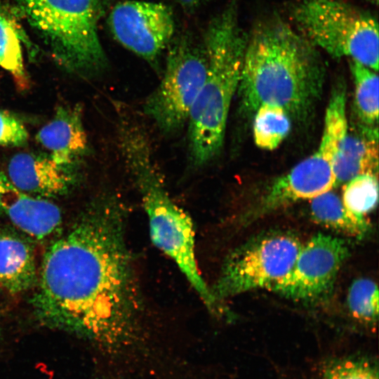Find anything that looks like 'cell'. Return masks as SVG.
Wrapping results in <instances>:
<instances>
[{
	"label": "cell",
	"mask_w": 379,
	"mask_h": 379,
	"mask_svg": "<svg viewBox=\"0 0 379 379\" xmlns=\"http://www.w3.org/2000/svg\"><path fill=\"white\" fill-rule=\"evenodd\" d=\"M348 253L343 239L317 234L302 245L291 270L271 290L296 300L322 298L333 288Z\"/></svg>",
	"instance_id": "obj_11"
},
{
	"label": "cell",
	"mask_w": 379,
	"mask_h": 379,
	"mask_svg": "<svg viewBox=\"0 0 379 379\" xmlns=\"http://www.w3.org/2000/svg\"><path fill=\"white\" fill-rule=\"evenodd\" d=\"M247 37L239 23L237 0H230L208 25L203 44L206 78L187 124L188 163L192 168L205 167L221 152Z\"/></svg>",
	"instance_id": "obj_3"
},
{
	"label": "cell",
	"mask_w": 379,
	"mask_h": 379,
	"mask_svg": "<svg viewBox=\"0 0 379 379\" xmlns=\"http://www.w3.org/2000/svg\"><path fill=\"white\" fill-rule=\"evenodd\" d=\"M0 213L19 230L37 239L53 234L62 223L58 206L20 190L1 170Z\"/></svg>",
	"instance_id": "obj_12"
},
{
	"label": "cell",
	"mask_w": 379,
	"mask_h": 379,
	"mask_svg": "<svg viewBox=\"0 0 379 379\" xmlns=\"http://www.w3.org/2000/svg\"><path fill=\"white\" fill-rule=\"evenodd\" d=\"M108 24L119 44L155 68L175 32L172 9L159 2H119L112 9Z\"/></svg>",
	"instance_id": "obj_10"
},
{
	"label": "cell",
	"mask_w": 379,
	"mask_h": 379,
	"mask_svg": "<svg viewBox=\"0 0 379 379\" xmlns=\"http://www.w3.org/2000/svg\"><path fill=\"white\" fill-rule=\"evenodd\" d=\"M323 379H378V364L364 357H345L327 361Z\"/></svg>",
	"instance_id": "obj_23"
},
{
	"label": "cell",
	"mask_w": 379,
	"mask_h": 379,
	"mask_svg": "<svg viewBox=\"0 0 379 379\" xmlns=\"http://www.w3.org/2000/svg\"><path fill=\"white\" fill-rule=\"evenodd\" d=\"M123 162L141 197L154 244L173 260L210 312L229 316L199 272L192 221L170 197L153 150L136 147L126 154Z\"/></svg>",
	"instance_id": "obj_4"
},
{
	"label": "cell",
	"mask_w": 379,
	"mask_h": 379,
	"mask_svg": "<svg viewBox=\"0 0 379 379\" xmlns=\"http://www.w3.org/2000/svg\"><path fill=\"white\" fill-rule=\"evenodd\" d=\"M206 69L203 46L187 36L169 44L163 77L142 105L145 116L163 135H175L187 126Z\"/></svg>",
	"instance_id": "obj_8"
},
{
	"label": "cell",
	"mask_w": 379,
	"mask_h": 379,
	"mask_svg": "<svg viewBox=\"0 0 379 379\" xmlns=\"http://www.w3.org/2000/svg\"><path fill=\"white\" fill-rule=\"evenodd\" d=\"M253 133L257 147L265 150L277 148L290 132L291 116L283 107L260 105L255 110Z\"/></svg>",
	"instance_id": "obj_19"
},
{
	"label": "cell",
	"mask_w": 379,
	"mask_h": 379,
	"mask_svg": "<svg viewBox=\"0 0 379 379\" xmlns=\"http://www.w3.org/2000/svg\"><path fill=\"white\" fill-rule=\"evenodd\" d=\"M378 199V175L362 174L345 182L341 200L352 213L364 216L375 208Z\"/></svg>",
	"instance_id": "obj_21"
},
{
	"label": "cell",
	"mask_w": 379,
	"mask_h": 379,
	"mask_svg": "<svg viewBox=\"0 0 379 379\" xmlns=\"http://www.w3.org/2000/svg\"><path fill=\"white\" fill-rule=\"evenodd\" d=\"M187 11H192L201 6L209 0H175Z\"/></svg>",
	"instance_id": "obj_25"
},
{
	"label": "cell",
	"mask_w": 379,
	"mask_h": 379,
	"mask_svg": "<svg viewBox=\"0 0 379 379\" xmlns=\"http://www.w3.org/2000/svg\"><path fill=\"white\" fill-rule=\"evenodd\" d=\"M30 25L66 70L93 77L108 67L98 36L107 0H18Z\"/></svg>",
	"instance_id": "obj_5"
},
{
	"label": "cell",
	"mask_w": 379,
	"mask_h": 379,
	"mask_svg": "<svg viewBox=\"0 0 379 379\" xmlns=\"http://www.w3.org/2000/svg\"><path fill=\"white\" fill-rule=\"evenodd\" d=\"M302 244L288 234L276 233L247 243L226 259L211 288L215 298H224L253 289H272L292 268Z\"/></svg>",
	"instance_id": "obj_9"
},
{
	"label": "cell",
	"mask_w": 379,
	"mask_h": 379,
	"mask_svg": "<svg viewBox=\"0 0 379 379\" xmlns=\"http://www.w3.org/2000/svg\"><path fill=\"white\" fill-rule=\"evenodd\" d=\"M291 15L299 32L315 47L378 72V25L371 13L341 0H301Z\"/></svg>",
	"instance_id": "obj_6"
},
{
	"label": "cell",
	"mask_w": 379,
	"mask_h": 379,
	"mask_svg": "<svg viewBox=\"0 0 379 379\" xmlns=\"http://www.w3.org/2000/svg\"><path fill=\"white\" fill-rule=\"evenodd\" d=\"M127 207L107 191L47 248L32 304L44 325L108 349L132 345L144 306L126 241Z\"/></svg>",
	"instance_id": "obj_1"
},
{
	"label": "cell",
	"mask_w": 379,
	"mask_h": 379,
	"mask_svg": "<svg viewBox=\"0 0 379 379\" xmlns=\"http://www.w3.org/2000/svg\"><path fill=\"white\" fill-rule=\"evenodd\" d=\"M324 67L317 48L277 16L258 22L247 37L237 92L244 111L260 105L300 117L321 90Z\"/></svg>",
	"instance_id": "obj_2"
},
{
	"label": "cell",
	"mask_w": 379,
	"mask_h": 379,
	"mask_svg": "<svg viewBox=\"0 0 379 379\" xmlns=\"http://www.w3.org/2000/svg\"><path fill=\"white\" fill-rule=\"evenodd\" d=\"M36 139L57 163L66 167L72 166L88 148L81 107H58L53 119L36 133Z\"/></svg>",
	"instance_id": "obj_14"
},
{
	"label": "cell",
	"mask_w": 379,
	"mask_h": 379,
	"mask_svg": "<svg viewBox=\"0 0 379 379\" xmlns=\"http://www.w3.org/2000/svg\"><path fill=\"white\" fill-rule=\"evenodd\" d=\"M310 212L316 222L346 234L361 237L368 230L365 217L350 211L331 190L311 199Z\"/></svg>",
	"instance_id": "obj_17"
},
{
	"label": "cell",
	"mask_w": 379,
	"mask_h": 379,
	"mask_svg": "<svg viewBox=\"0 0 379 379\" xmlns=\"http://www.w3.org/2000/svg\"><path fill=\"white\" fill-rule=\"evenodd\" d=\"M345 107V90L339 86L328 101L317 149L273 182L262 197L256 214L313 199L336 186L335 159L348 128Z\"/></svg>",
	"instance_id": "obj_7"
},
{
	"label": "cell",
	"mask_w": 379,
	"mask_h": 379,
	"mask_svg": "<svg viewBox=\"0 0 379 379\" xmlns=\"http://www.w3.org/2000/svg\"><path fill=\"white\" fill-rule=\"evenodd\" d=\"M378 130L362 125L350 131L341 142L334 163L336 186L362 174L378 175Z\"/></svg>",
	"instance_id": "obj_15"
},
{
	"label": "cell",
	"mask_w": 379,
	"mask_h": 379,
	"mask_svg": "<svg viewBox=\"0 0 379 379\" xmlns=\"http://www.w3.org/2000/svg\"><path fill=\"white\" fill-rule=\"evenodd\" d=\"M350 67L354 84L357 114L364 125L374 126L378 119L377 72L354 60H351Z\"/></svg>",
	"instance_id": "obj_20"
},
{
	"label": "cell",
	"mask_w": 379,
	"mask_h": 379,
	"mask_svg": "<svg viewBox=\"0 0 379 379\" xmlns=\"http://www.w3.org/2000/svg\"><path fill=\"white\" fill-rule=\"evenodd\" d=\"M67 168L49 154L22 152L11 159L7 175L24 192L47 199L65 194L74 184V177Z\"/></svg>",
	"instance_id": "obj_13"
},
{
	"label": "cell",
	"mask_w": 379,
	"mask_h": 379,
	"mask_svg": "<svg viewBox=\"0 0 379 379\" xmlns=\"http://www.w3.org/2000/svg\"><path fill=\"white\" fill-rule=\"evenodd\" d=\"M36 279L29 243L15 232L0 229V285L16 294L31 288Z\"/></svg>",
	"instance_id": "obj_16"
},
{
	"label": "cell",
	"mask_w": 379,
	"mask_h": 379,
	"mask_svg": "<svg viewBox=\"0 0 379 379\" xmlns=\"http://www.w3.org/2000/svg\"><path fill=\"white\" fill-rule=\"evenodd\" d=\"M25 39L14 19L0 6V67L12 75L20 90L29 86L21 46Z\"/></svg>",
	"instance_id": "obj_18"
},
{
	"label": "cell",
	"mask_w": 379,
	"mask_h": 379,
	"mask_svg": "<svg viewBox=\"0 0 379 379\" xmlns=\"http://www.w3.org/2000/svg\"><path fill=\"white\" fill-rule=\"evenodd\" d=\"M27 139L25 126L12 114L0 110V145L19 146Z\"/></svg>",
	"instance_id": "obj_24"
},
{
	"label": "cell",
	"mask_w": 379,
	"mask_h": 379,
	"mask_svg": "<svg viewBox=\"0 0 379 379\" xmlns=\"http://www.w3.org/2000/svg\"><path fill=\"white\" fill-rule=\"evenodd\" d=\"M378 288L369 279L355 280L347 294V305L352 316L368 324H374L378 317Z\"/></svg>",
	"instance_id": "obj_22"
}]
</instances>
